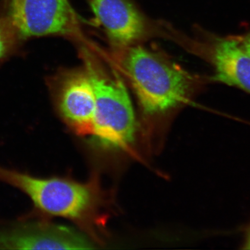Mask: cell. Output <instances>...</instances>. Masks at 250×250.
Returning <instances> with one entry per match:
<instances>
[{"instance_id":"6da1fadb","label":"cell","mask_w":250,"mask_h":250,"mask_svg":"<svg viewBox=\"0 0 250 250\" xmlns=\"http://www.w3.org/2000/svg\"><path fill=\"white\" fill-rule=\"evenodd\" d=\"M121 49V65L146 114H164L186 101L191 86L186 72L142 46Z\"/></svg>"},{"instance_id":"7a4b0ae2","label":"cell","mask_w":250,"mask_h":250,"mask_svg":"<svg viewBox=\"0 0 250 250\" xmlns=\"http://www.w3.org/2000/svg\"><path fill=\"white\" fill-rule=\"evenodd\" d=\"M0 181L13 186L32 202L34 210L45 215L86 223L101 206V190L94 183L63 178H41L0 167Z\"/></svg>"},{"instance_id":"3957f363","label":"cell","mask_w":250,"mask_h":250,"mask_svg":"<svg viewBox=\"0 0 250 250\" xmlns=\"http://www.w3.org/2000/svg\"><path fill=\"white\" fill-rule=\"evenodd\" d=\"M86 72L96 99L92 137L103 148L125 150L129 147L136 132L135 114L126 88L118 78H112L97 71L87 63Z\"/></svg>"},{"instance_id":"277c9868","label":"cell","mask_w":250,"mask_h":250,"mask_svg":"<svg viewBox=\"0 0 250 250\" xmlns=\"http://www.w3.org/2000/svg\"><path fill=\"white\" fill-rule=\"evenodd\" d=\"M0 15L23 40L73 36L79 30L78 16L68 0H1Z\"/></svg>"},{"instance_id":"5b68a950","label":"cell","mask_w":250,"mask_h":250,"mask_svg":"<svg viewBox=\"0 0 250 250\" xmlns=\"http://www.w3.org/2000/svg\"><path fill=\"white\" fill-rule=\"evenodd\" d=\"M93 246L73 228L43 220L25 217L0 228L1 250H85Z\"/></svg>"},{"instance_id":"8992f818","label":"cell","mask_w":250,"mask_h":250,"mask_svg":"<svg viewBox=\"0 0 250 250\" xmlns=\"http://www.w3.org/2000/svg\"><path fill=\"white\" fill-rule=\"evenodd\" d=\"M56 103L62 117L75 132L92 135L96 99L87 72L67 75L59 86Z\"/></svg>"},{"instance_id":"52a82bcc","label":"cell","mask_w":250,"mask_h":250,"mask_svg":"<svg viewBox=\"0 0 250 250\" xmlns=\"http://www.w3.org/2000/svg\"><path fill=\"white\" fill-rule=\"evenodd\" d=\"M87 1L108 38L119 48L133 45L146 36V18L129 0Z\"/></svg>"},{"instance_id":"ba28073f","label":"cell","mask_w":250,"mask_h":250,"mask_svg":"<svg viewBox=\"0 0 250 250\" xmlns=\"http://www.w3.org/2000/svg\"><path fill=\"white\" fill-rule=\"evenodd\" d=\"M212 80L235 86L250 93V55L236 41L218 40L215 45Z\"/></svg>"},{"instance_id":"9c48e42d","label":"cell","mask_w":250,"mask_h":250,"mask_svg":"<svg viewBox=\"0 0 250 250\" xmlns=\"http://www.w3.org/2000/svg\"><path fill=\"white\" fill-rule=\"evenodd\" d=\"M22 40L14 27L0 15V60L14 54Z\"/></svg>"},{"instance_id":"30bf717a","label":"cell","mask_w":250,"mask_h":250,"mask_svg":"<svg viewBox=\"0 0 250 250\" xmlns=\"http://www.w3.org/2000/svg\"><path fill=\"white\" fill-rule=\"evenodd\" d=\"M239 247L241 250H250V218L243 228Z\"/></svg>"},{"instance_id":"8fae6325","label":"cell","mask_w":250,"mask_h":250,"mask_svg":"<svg viewBox=\"0 0 250 250\" xmlns=\"http://www.w3.org/2000/svg\"><path fill=\"white\" fill-rule=\"evenodd\" d=\"M241 46L243 49L250 55V33L244 38Z\"/></svg>"}]
</instances>
